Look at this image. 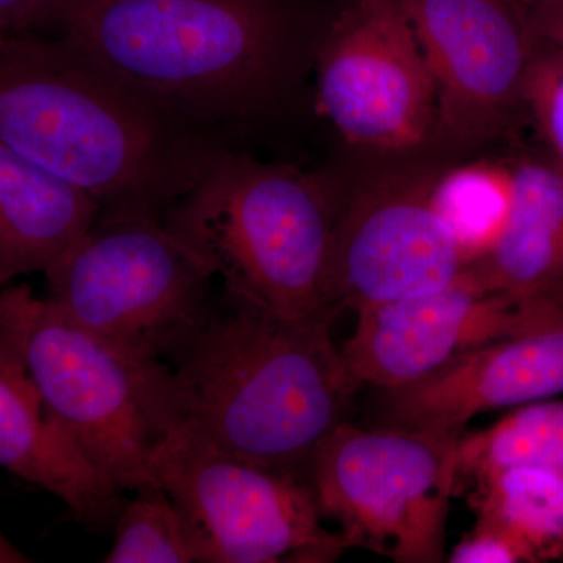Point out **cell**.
I'll return each instance as SVG.
<instances>
[{
	"label": "cell",
	"instance_id": "obj_1",
	"mask_svg": "<svg viewBox=\"0 0 563 563\" xmlns=\"http://www.w3.org/2000/svg\"><path fill=\"white\" fill-rule=\"evenodd\" d=\"M0 144L90 196L98 217L165 218L217 152L70 41L0 38Z\"/></svg>",
	"mask_w": 563,
	"mask_h": 563
},
{
	"label": "cell",
	"instance_id": "obj_2",
	"mask_svg": "<svg viewBox=\"0 0 563 563\" xmlns=\"http://www.w3.org/2000/svg\"><path fill=\"white\" fill-rule=\"evenodd\" d=\"M339 313L285 318L222 290L166 358L180 421L236 457L310 484L314 454L357 383L332 340Z\"/></svg>",
	"mask_w": 563,
	"mask_h": 563
},
{
	"label": "cell",
	"instance_id": "obj_3",
	"mask_svg": "<svg viewBox=\"0 0 563 563\" xmlns=\"http://www.w3.org/2000/svg\"><path fill=\"white\" fill-rule=\"evenodd\" d=\"M52 25L201 131L265 91L284 47L273 0H57Z\"/></svg>",
	"mask_w": 563,
	"mask_h": 563
},
{
	"label": "cell",
	"instance_id": "obj_4",
	"mask_svg": "<svg viewBox=\"0 0 563 563\" xmlns=\"http://www.w3.org/2000/svg\"><path fill=\"white\" fill-rule=\"evenodd\" d=\"M336 207L317 177L218 152L163 221L222 290L310 318L340 313L329 301Z\"/></svg>",
	"mask_w": 563,
	"mask_h": 563
},
{
	"label": "cell",
	"instance_id": "obj_5",
	"mask_svg": "<svg viewBox=\"0 0 563 563\" xmlns=\"http://www.w3.org/2000/svg\"><path fill=\"white\" fill-rule=\"evenodd\" d=\"M0 343L103 476L124 493L147 485L152 450L180 421L166 363L85 331L27 284L0 287Z\"/></svg>",
	"mask_w": 563,
	"mask_h": 563
},
{
	"label": "cell",
	"instance_id": "obj_6",
	"mask_svg": "<svg viewBox=\"0 0 563 563\" xmlns=\"http://www.w3.org/2000/svg\"><path fill=\"white\" fill-rule=\"evenodd\" d=\"M44 276L58 312L144 361L165 363L213 298L206 265L150 214L96 218Z\"/></svg>",
	"mask_w": 563,
	"mask_h": 563
},
{
	"label": "cell",
	"instance_id": "obj_7",
	"mask_svg": "<svg viewBox=\"0 0 563 563\" xmlns=\"http://www.w3.org/2000/svg\"><path fill=\"white\" fill-rule=\"evenodd\" d=\"M461 437L340 422L310 468L322 517L339 523L350 550L396 563L446 561Z\"/></svg>",
	"mask_w": 563,
	"mask_h": 563
},
{
	"label": "cell",
	"instance_id": "obj_8",
	"mask_svg": "<svg viewBox=\"0 0 563 563\" xmlns=\"http://www.w3.org/2000/svg\"><path fill=\"white\" fill-rule=\"evenodd\" d=\"M146 477L190 517L203 563H331L350 550L309 483L228 453L188 421L152 450Z\"/></svg>",
	"mask_w": 563,
	"mask_h": 563
},
{
	"label": "cell",
	"instance_id": "obj_9",
	"mask_svg": "<svg viewBox=\"0 0 563 563\" xmlns=\"http://www.w3.org/2000/svg\"><path fill=\"white\" fill-rule=\"evenodd\" d=\"M318 106L344 139L410 150L437 122V88L399 0H355L318 62Z\"/></svg>",
	"mask_w": 563,
	"mask_h": 563
},
{
	"label": "cell",
	"instance_id": "obj_10",
	"mask_svg": "<svg viewBox=\"0 0 563 563\" xmlns=\"http://www.w3.org/2000/svg\"><path fill=\"white\" fill-rule=\"evenodd\" d=\"M563 318V298L490 291L466 266L440 290L357 310L342 354L361 385L396 390L485 344Z\"/></svg>",
	"mask_w": 563,
	"mask_h": 563
},
{
	"label": "cell",
	"instance_id": "obj_11",
	"mask_svg": "<svg viewBox=\"0 0 563 563\" xmlns=\"http://www.w3.org/2000/svg\"><path fill=\"white\" fill-rule=\"evenodd\" d=\"M431 69L437 122L474 141L521 101L539 43L517 0H399Z\"/></svg>",
	"mask_w": 563,
	"mask_h": 563
},
{
	"label": "cell",
	"instance_id": "obj_12",
	"mask_svg": "<svg viewBox=\"0 0 563 563\" xmlns=\"http://www.w3.org/2000/svg\"><path fill=\"white\" fill-rule=\"evenodd\" d=\"M431 181H388L336 207L333 309L357 310L446 287L468 266L431 203Z\"/></svg>",
	"mask_w": 563,
	"mask_h": 563
},
{
	"label": "cell",
	"instance_id": "obj_13",
	"mask_svg": "<svg viewBox=\"0 0 563 563\" xmlns=\"http://www.w3.org/2000/svg\"><path fill=\"white\" fill-rule=\"evenodd\" d=\"M563 395V318L498 340L417 383L385 390L379 426L463 435L481 413L515 410Z\"/></svg>",
	"mask_w": 563,
	"mask_h": 563
},
{
	"label": "cell",
	"instance_id": "obj_14",
	"mask_svg": "<svg viewBox=\"0 0 563 563\" xmlns=\"http://www.w3.org/2000/svg\"><path fill=\"white\" fill-rule=\"evenodd\" d=\"M0 470L55 496L74 521L91 531L114 526L125 503L124 492L85 457L2 343Z\"/></svg>",
	"mask_w": 563,
	"mask_h": 563
},
{
	"label": "cell",
	"instance_id": "obj_15",
	"mask_svg": "<svg viewBox=\"0 0 563 563\" xmlns=\"http://www.w3.org/2000/svg\"><path fill=\"white\" fill-rule=\"evenodd\" d=\"M510 169L512 203L501 235L468 268L490 291L563 298V169L551 161Z\"/></svg>",
	"mask_w": 563,
	"mask_h": 563
},
{
	"label": "cell",
	"instance_id": "obj_16",
	"mask_svg": "<svg viewBox=\"0 0 563 563\" xmlns=\"http://www.w3.org/2000/svg\"><path fill=\"white\" fill-rule=\"evenodd\" d=\"M98 214L90 196L0 144V287L46 272Z\"/></svg>",
	"mask_w": 563,
	"mask_h": 563
},
{
	"label": "cell",
	"instance_id": "obj_17",
	"mask_svg": "<svg viewBox=\"0 0 563 563\" xmlns=\"http://www.w3.org/2000/svg\"><path fill=\"white\" fill-rule=\"evenodd\" d=\"M477 520L498 529L526 562L563 559V476L510 466L473 479Z\"/></svg>",
	"mask_w": 563,
	"mask_h": 563
},
{
	"label": "cell",
	"instance_id": "obj_18",
	"mask_svg": "<svg viewBox=\"0 0 563 563\" xmlns=\"http://www.w3.org/2000/svg\"><path fill=\"white\" fill-rule=\"evenodd\" d=\"M510 466L563 476V399L518 407L483 431L459 439L457 484Z\"/></svg>",
	"mask_w": 563,
	"mask_h": 563
},
{
	"label": "cell",
	"instance_id": "obj_19",
	"mask_svg": "<svg viewBox=\"0 0 563 563\" xmlns=\"http://www.w3.org/2000/svg\"><path fill=\"white\" fill-rule=\"evenodd\" d=\"M512 192V169L492 163L462 166L431 181L433 210L468 265L484 257L501 235Z\"/></svg>",
	"mask_w": 563,
	"mask_h": 563
},
{
	"label": "cell",
	"instance_id": "obj_20",
	"mask_svg": "<svg viewBox=\"0 0 563 563\" xmlns=\"http://www.w3.org/2000/svg\"><path fill=\"white\" fill-rule=\"evenodd\" d=\"M125 499L106 563H203L201 537L163 488L144 485Z\"/></svg>",
	"mask_w": 563,
	"mask_h": 563
},
{
	"label": "cell",
	"instance_id": "obj_21",
	"mask_svg": "<svg viewBox=\"0 0 563 563\" xmlns=\"http://www.w3.org/2000/svg\"><path fill=\"white\" fill-rule=\"evenodd\" d=\"M521 101L532 111L551 162L563 169V47H537L526 73Z\"/></svg>",
	"mask_w": 563,
	"mask_h": 563
},
{
	"label": "cell",
	"instance_id": "obj_22",
	"mask_svg": "<svg viewBox=\"0 0 563 563\" xmlns=\"http://www.w3.org/2000/svg\"><path fill=\"white\" fill-rule=\"evenodd\" d=\"M448 561L453 563H518L526 562L523 553L498 529L477 520L468 536L455 544Z\"/></svg>",
	"mask_w": 563,
	"mask_h": 563
},
{
	"label": "cell",
	"instance_id": "obj_23",
	"mask_svg": "<svg viewBox=\"0 0 563 563\" xmlns=\"http://www.w3.org/2000/svg\"><path fill=\"white\" fill-rule=\"evenodd\" d=\"M57 0H0V38L54 24Z\"/></svg>",
	"mask_w": 563,
	"mask_h": 563
},
{
	"label": "cell",
	"instance_id": "obj_24",
	"mask_svg": "<svg viewBox=\"0 0 563 563\" xmlns=\"http://www.w3.org/2000/svg\"><path fill=\"white\" fill-rule=\"evenodd\" d=\"M523 9L537 43L563 47V0H528Z\"/></svg>",
	"mask_w": 563,
	"mask_h": 563
},
{
	"label": "cell",
	"instance_id": "obj_25",
	"mask_svg": "<svg viewBox=\"0 0 563 563\" xmlns=\"http://www.w3.org/2000/svg\"><path fill=\"white\" fill-rule=\"evenodd\" d=\"M33 562L32 558L22 553L16 544L7 539L5 533L0 529V563H29Z\"/></svg>",
	"mask_w": 563,
	"mask_h": 563
}]
</instances>
